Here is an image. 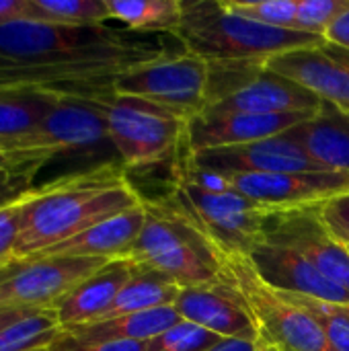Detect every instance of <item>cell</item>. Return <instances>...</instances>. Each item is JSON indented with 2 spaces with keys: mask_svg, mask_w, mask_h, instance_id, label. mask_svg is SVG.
I'll return each mask as SVG.
<instances>
[{
  "mask_svg": "<svg viewBox=\"0 0 349 351\" xmlns=\"http://www.w3.org/2000/svg\"><path fill=\"white\" fill-rule=\"evenodd\" d=\"M349 0H298L296 31L323 37Z\"/></svg>",
  "mask_w": 349,
  "mask_h": 351,
  "instance_id": "obj_31",
  "label": "cell"
},
{
  "mask_svg": "<svg viewBox=\"0 0 349 351\" xmlns=\"http://www.w3.org/2000/svg\"><path fill=\"white\" fill-rule=\"evenodd\" d=\"M136 274V265L125 259H111L78 284L53 311L62 329L97 323L115 302L121 288Z\"/></svg>",
  "mask_w": 349,
  "mask_h": 351,
  "instance_id": "obj_19",
  "label": "cell"
},
{
  "mask_svg": "<svg viewBox=\"0 0 349 351\" xmlns=\"http://www.w3.org/2000/svg\"><path fill=\"white\" fill-rule=\"evenodd\" d=\"M29 0H0V29L19 21H27Z\"/></svg>",
  "mask_w": 349,
  "mask_h": 351,
  "instance_id": "obj_37",
  "label": "cell"
},
{
  "mask_svg": "<svg viewBox=\"0 0 349 351\" xmlns=\"http://www.w3.org/2000/svg\"><path fill=\"white\" fill-rule=\"evenodd\" d=\"M175 311L183 321L195 323L222 339H239L259 346L257 327L230 278L228 282L214 286L185 288L175 302Z\"/></svg>",
  "mask_w": 349,
  "mask_h": 351,
  "instance_id": "obj_16",
  "label": "cell"
},
{
  "mask_svg": "<svg viewBox=\"0 0 349 351\" xmlns=\"http://www.w3.org/2000/svg\"><path fill=\"white\" fill-rule=\"evenodd\" d=\"M27 21L62 27H99L107 25V0H29Z\"/></svg>",
  "mask_w": 349,
  "mask_h": 351,
  "instance_id": "obj_26",
  "label": "cell"
},
{
  "mask_svg": "<svg viewBox=\"0 0 349 351\" xmlns=\"http://www.w3.org/2000/svg\"><path fill=\"white\" fill-rule=\"evenodd\" d=\"M319 218L329 234L349 249V193L337 195L319 206Z\"/></svg>",
  "mask_w": 349,
  "mask_h": 351,
  "instance_id": "obj_34",
  "label": "cell"
},
{
  "mask_svg": "<svg viewBox=\"0 0 349 351\" xmlns=\"http://www.w3.org/2000/svg\"><path fill=\"white\" fill-rule=\"evenodd\" d=\"M53 99L51 88H0V150L12 152L31 138L47 117Z\"/></svg>",
  "mask_w": 349,
  "mask_h": 351,
  "instance_id": "obj_22",
  "label": "cell"
},
{
  "mask_svg": "<svg viewBox=\"0 0 349 351\" xmlns=\"http://www.w3.org/2000/svg\"><path fill=\"white\" fill-rule=\"evenodd\" d=\"M265 243L296 251L327 280L349 292V249L323 226L319 208L274 214L265 226Z\"/></svg>",
  "mask_w": 349,
  "mask_h": 351,
  "instance_id": "obj_13",
  "label": "cell"
},
{
  "mask_svg": "<svg viewBox=\"0 0 349 351\" xmlns=\"http://www.w3.org/2000/svg\"><path fill=\"white\" fill-rule=\"evenodd\" d=\"M25 199L27 193L0 206V265L14 261V247L23 226Z\"/></svg>",
  "mask_w": 349,
  "mask_h": 351,
  "instance_id": "obj_32",
  "label": "cell"
},
{
  "mask_svg": "<svg viewBox=\"0 0 349 351\" xmlns=\"http://www.w3.org/2000/svg\"><path fill=\"white\" fill-rule=\"evenodd\" d=\"M33 313H39V311H29V308H21V306H4V304H0V331L16 325L19 321L31 317Z\"/></svg>",
  "mask_w": 349,
  "mask_h": 351,
  "instance_id": "obj_38",
  "label": "cell"
},
{
  "mask_svg": "<svg viewBox=\"0 0 349 351\" xmlns=\"http://www.w3.org/2000/svg\"><path fill=\"white\" fill-rule=\"evenodd\" d=\"M62 327L53 311H39L0 331V351H35L51 346Z\"/></svg>",
  "mask_w": 349,
  "mask_h": 351,
  "instance_id": "obj_27",
  "label": "cell"
},
{
  "mask_svg": "<svg viewBox=\"0 0 349 351\" xmlns=\"http://www.w3.org/2000/svg\"><path fill=\"white\" fill-rule=\"evenodd\" d=\"M181 317L175 306L154 308L146 313L121 315L105 321H97L91 325H80L72 329H62V335L74 343H105V341H138L148 343L175 323Z\"/></svg>",
  "mask_w": 349,
  "mask_h": 351,
  "instance_id": "obj_23",
  "label": "cell"
},
{
  "mask_svg": "<svg viewBox=\"0 0 349 351\" xmlns=\"http://www.w3.org/2000/svg\"><path fill=\"white\" fill-rule=\"evenodd\" d=\"M181 45L210 66H265L272 58L323 41L319 35L276 29L228 10L222 0H183Z\"/></svg>",
  "mask_w": 349,
  "mask_h": 351,
  "instance_id": "obj_3",
  "label": "cell"
},
{
  "mask_svg": "<svg viewBox=\"0 0 349 351\" xmlns=\"http://www.w3.org/2000/svg\"><path fill=\"white\" fill-rule=\"evenodd\" d=\"M286 296L317 321L329 351H349V304H333L309 296Z\"/></svg>",
  "mask_w": 349,
  "mask_h": 351,
  "instance_id": "obj_28",
  "label": "cell"
},
{
  "mask_svg": "<svg viewBox=\"0 0 349 351\" xmlns=\"http://www.w3.org/2000/svg\"><path fill=\"white\" fill-rule=\"evenodd\" d=\"M47 162H49L47 158L37 156V154L0 150V185L14 183V181H23V183H31L33 185L35 175Z\"/></svg>",
  "mask_w": 349,
  "mask_h": 351,
  "instance_id": "obj_33",
  "label": "cell"
},
{
  "mask_svg": "<svg viewBox=\"0 0 349 351\" xmlns=\"http://www.w3.org/2000/svg\"><path fill=\"white\" fill-rule=\"evenodd\" d=\"M323 39L333 45H339L344 49H349V2L348 6L337 14V19L329 25Z\"/></svg>",
  "mask_w": 349,
  "mask_h": 351,
  "instance_id": "obj_36",
  "label": "cell"
},
{
  "mask_svg": "<svg viewBox=\"0 0 349 351\" xmlns=\"http://www.w3.org/2000/svg\"><path fill=\"white\" fill-rule=\"evenodd\" d=\"M226 177L239 193L274 212L319 208L337 195L349 193V175L329 171H294Z\"/></svg>",
  "mask_w": 349,
  "mask_h": 351,
  "instance_id": "obj_12",
  "label": "cell"
},
{
  "mask_svg": "<svg viewBox=\"0 0 349 351\" xmlns=\"http://www.w3.org/2000/svg\"><path fill=\"white\" fill-rule=\"evenodd\" d=\"M259 350H261V348H259ZM261 351H263V350H261Z\"/></svg>",
  "mask_w": 349,
  "mask_h": 351,
  "instance_id": "obj_43",
  "label": "cell"
},
{
  "mask_svg": "<svg viewBox=\"0 0 349 351\" xmlns=\"http://www.w3.org/2000/svg\"><path fill=\"white\" fill-rule=\"evenodd\" d=\"M144 210L142 232L125 259L173 280L183 290L228 282V257L193 226L171 197H144Z\"/></svg>",
  "mask_w": 349,
  "mask_h": 351,
  "instance_id": "obj_4",
  "label": "cell"
},
{
  "mask_svg": "<svg viewBox=\"0 0 349 351\" xmlns=\"http://www.w3.org/2000/svg\"><path fill=\"white\" fill-rule=\"evenodd\" d=\"M111 259L33 257L0 282V304L29 311H56L60 302L91 274Z\"/></svg>",
  "mask_w": 349,
  "mask_h": 351,
  "instance_id": "obj_11",
  "label": "cell"
},
{
  "mask_svg": "<svg viewBox=\"0 0 349 351\" xmlns=\"http://www.w3.org/2000/svg\"><path fill=\"white\" fill-rule=\"evenodd\" d=\"M210 64L187 51H163L142 64L121 72L113 82V93L154 103L191 121L208 107Z\"/></svg>",
  "mask_w": 349,
  "mask_h": 351,
  "instance_id": "obj_8",
  "label": "cell"
},
{
  "mask_svg": "<svg viewBox=\"0 0 349 351\" xmlns=\"http://www.w3.org/2000/svg\"><path fill=\"white\" fill-rule=\"evenodd\" d=\"M146 220L144 202L132 210L111 216L74 239L47 249L37 257H93V259H119L125 257L142 232Z\"/></svg>",
  "mask_w": 349,
  "mask_h": 351,
  "instance_id": "obj_21",
  "label": "cell"
},
{
  "mask_svg": "<svg viewBox=\"0 0 349 351\" xmlns=\"http://www.w3.org/2000/svg\"><path fill=\"white\" fill-rule=\"evenodd\" d=\"M163 51V45L128 37L107 25L19 21L0 29V88L107 86L121 72Z\"/></svg>",
  "mask_w": 349,
  "mask_h": 351,
  "instance_id": "obj_1",
  "label": "cell"
},
{
  "mask_svg": "<svg viewBox=\"0 0 349 351\" xmlns=\"http://www.w3.org/2000/svg\"><path fill=\"white\" fill-rule=\"evenodd\" d=\"M311 115H251V113H202L187 123L185 150L202 152L230 146H245L251 142L267 140L296 128Z\"/></svg>",
  "mask_w": 349,
  "mask_h": 351,
  "instance_id": "obj_17",
  "label": "cell"
},
{
  "mask_svg": "<svg viewBox=\"0 0 349 351\" xmlns=\"http://www.w3.org/2000/svg\"><path fill=\"white\" fill-rule=\"evenodd\" d=\"M109 19L134 33L177 35L183 23V0H107Z\"/></svg>",
  "mask_w": 349,
  "mask_h": 351,
  "instance_id": "obj_25",
  "label": "cell"
},
{
  "mask_svg": "<svg viewBox=\"0 0 349 351\" xmlns=\"http://www.w3.org/2000/svg\"><path fill=\"white\" fill-rule=\"evenodd\" d=\"M49 351H146V343L138 341H105V343H74L60 335L51 341Z\"/></svg>",
  "mask_w": 349,
  "mask_h": 351,
  "instance_id": "obj_35",
  "label": "cell"
},
{
  "mask_svg": "<svg viewBox=\"0 0 349 351\" xmlns=\"http://www.w3.org/2000/svg\"><path fill=\"white\" fill-rule=\"evenodd\" d=\"M317 171L349 175V113L321 101L315 115L288 130Z\"/></svg>",
  "mask_w": 349,
  "mask_h": 351,
  "instance_id": "obj_20",
  "label": "cell"
},
{
  "mask_svg": "<svg viewBox=\"0 0 349 351\" xmlns=\"http://www.w3.org/2000/svg\"><path fill=\"white\" fill-rule=\"evenodd\" d=\"M19 265H21V261H19V259L10 261V263H6V265H0V282H2V280H6V278H8V276L19 267Z\"/></svg>",
  "mask_w": 349,
  "mask_h": 351,
  "instance_id": "obj_41",
  "label": "cell"
},
{
  "mask_svg": "<svg viewBox=\"0 0 349 351\" xmlns=\"http://www.w3.org/2000/svg\"><path fill=\"white\" fill-rule=\"evenodd\" d=\"M208 351H261L257 343L251 341H239V339H224L218 346H214Z\"/></svg>",
  "mask_w": 349,
  "mask_h": 351,
  "instance_id": "obj_40",
  "label": "cell"
},
{
  "mask_svg": "<svg viewBox=\"0 0 349 351\" xmlns=\"http://www.w3.org/2000/svg\"><path fill=\"white\" fill-rule=\"evenodd\" d=\"M181 292H183V288L179 284H175L173 280H169L152 269L136 267V274L121 288L115 302L111 304V308L105 313V317L101 321L121 317V315H134V313H146V311H154V308L175 306Z\"/></svg>",
  "mask_w": 349,
  "mask_h": 351,
  "instance_id": "obj_24",
  "label": "cell"
},
{
  "mask_svg": "<svg viewBox=\"0 0 349 351\" xmlns=\"http://www.w3.org/2000/svg\"><path fill=\"white\" fill-rule=\"evenodd\" d=\"M35 351H49V346H47V348H39V350H35Z\"/></svg>",
  "mask_w": 349,
  "mask_h": 351,
  "instance_id": "obj_42",
  "label": "cell"
},
{
  "mask_svg": "<svg viewBox=\"0 0 349 351\" xmlns=\"http://www.w3.org/2000/svg\"><path fill=\"white\" fill-rule=\"evenodd\" d=\"M31 189H35V187L31 183H23V181H14V183L0 185V206H4V204L12 202V199L25 195V193H29Z\"/></svg>",
  "mask_w": 349,
  "mask_h": 351,
  "instance_id": "obj_39",
  "label": "cell"
},
{
  "mask_svg": "<svg viewBox=\"0 0 349 351\" xmlns=\"http://www.w3.org/2000/svg\"><path fill=\"white\" fill-rule=\"evenodd\" d=\"M228 278L245 302L263 351H329L317 321L290 296L267 286L249 257H228Z\"/></svg>",
  "mask_w": 349,
  "mask_h": 351,
  "instance_id": "obj_7",
  "label": "cell"
},
{
  "mask_svg": "<svg viewBox=\"0 0 349 351\" xmlns=\"http://www.w3.org/2000/svg\"><path fill=\"white\" fill-rule=\"evenodd\" d=\"M193 167L222 173V175H265V173H294L317 171L304 154L302 146L286 132L267 140L251 142L245 146L187 152Z\"/></svg>",
  "mask_w": 349,
  "mask_h": 351,
  "instance_id": "obj_15",
  "label": "cell"
},
{
  "mask_svg": "<svg viewBox=\"0 0 349 351\" xmlns=\"http://www.w3.org/2000/svg\"><path fill=\"white\" fill-rule=\"evenodd\" d=\"M169 197L226 257H251V253L265 243L267 220L278 214L237 189L206 193L179 177H173Z\"/></svg>",
  "mask_w": 349,
  "mask_h": 351,
  "instance_id": "obj_6",
  "label": "cell"
},
{
  "mask_svg": "<svg viewBox=\"0 0 349 351\" xmlns=\"http://www.w3.org/2000/svg\"><path fill=\"white\" fill-rule=\"evenodd\" d=\"M142 202L128 171L109 160L35 187L25 199L14 259H33Z\"/></svg>",
  "mask_w": 349,
  "mask_h": 351,
  "instance_id": "obj_2",
  "label": "cell"
},
{
  "mask_svg": "<svg viewBox=\"0 0 349 351\" xmlns=\"http://www.w3.org/2000/svg\"><path fill=\"white\" fill-rule=\"evenodd\" d=\"M321 99L265 66H210L208 107L204 113L315 115Z\"/></svg>",
  "mask_w": 349,
  "mask_h": 351,
  "instance_id": "obj_9",
  "label": "cell"
},
{
  "mask_svg": "<svg viewBox=\"0 0 349 351\" xmlns=\"http://www.w3.org/2000/svg\"><path fill=\"white\" fill-rule=\"evenodd\" d=\"M97 99L105 115L109 144L125 171L152 169L183 154L187 119L154 103L115 95L113 84L101 88Z\"/></svg>",
  "mask_w": 349,
  "mask_h": 351,
  "instance_id": "obj_5",
  "label": "cell"
},
{
  "mask_svg": "<svg viewBox=\"0 0 349 351\" xmlns=\"http://www.w3.org/2000/svg\"><path fill=\"white\" fill-rule=\"evenodd\" d=\"M220 341L224 339L216 333L181 319L179 323L150 339L146 343V351H208Z\"/></svg>",
  "mask_w": 349,
  "mask_h": 351,
  "instance_id": "obj_30",
  "label": "cell"
},
{
  "mask_svg": "<svg viewBox=\"0 0 349 351\" xmlns=\"http://www.w3.org/2000/svg\"><path fill=\"white\" fill-rule=\"evenodd\" d=\"M265 68L349 113V49L321 41L272 58Z\"/></svg>",
  "mask_w": 349,
  "mask_h": 351,
  "instance_id": "obj_14",
  "label": "cell"
},
{
  "mask_svg": "<svg viewBox=\"0 0 349 351\" xmlns=\"http://www.w3.org/2000/svg\"><path fill=\"white\" fill-rule=\"evenodd\" d=\"M222 4L255 23L296 31L298 0H222Z\"/></svg>",
  "mask_w": 349,
  "mask_h": 351,
  "instance_id": "obj_29",
  "label": "cell"
},
{
  "mask_svg": "<svg viewBox=\"0 0 349 351\" xmlns=\"http://www.w3.org/2000/svg\"><path fill=\"white\" fill-rule=\"evenodd\" d=\"M251 263L259 278L282 294L309 296L333 304H349V292L327 280L302 255L288 247L263 243L251 253Z\"/></svg>",
  "mask_w": 349,
  "mask_h": 351,
  "instance_id": "obj_18",
  "label": "cell"
},
{
  "mask_svg": "<svg viewBox=\"0 0 349 351\" xmlns=\"http://www.w3.org/2000/svg\"><path fill=\"white\" fill-rule=\"evenodd\" d=\"M101 88L105 86L51 88L56 99L47 117L12 152H29L51 160L56 156L91 152L99 144L109 142L105 115L97 99Z\"/></svg>",
  "mask_w": 349,
  "mask_h": 351,
  "instance_id": "obj_10",
  "label": "cell"
}]
</instances>
